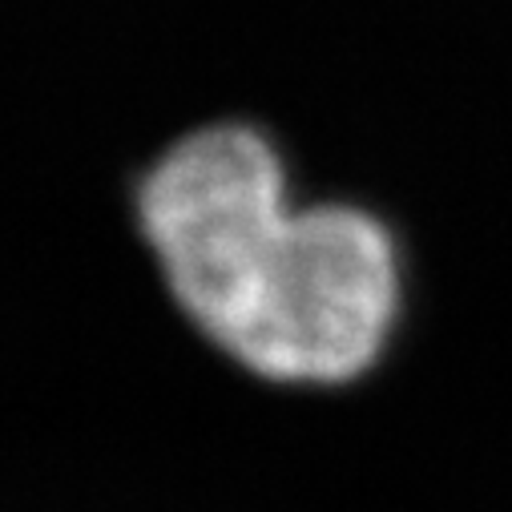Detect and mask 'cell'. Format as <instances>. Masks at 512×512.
<instances>
[{
	"label": "cell",
	"instance_id": "obj_1",
	"mask_svg": "<svg viewBox=\"0 0 512 512\" xmlns=\"http://www.w3.org/2000/svg\"><path fill=\"white\" fill-rule=\"evenodd\" d=\"M138 246L174 311L267 383L335 388L388 355L408 307V242L379 206L303 194L250 117H210L134 178Z\"/></svg>",
	"mask_w": 512,
	"mask_h": 512
}]
</instances>
